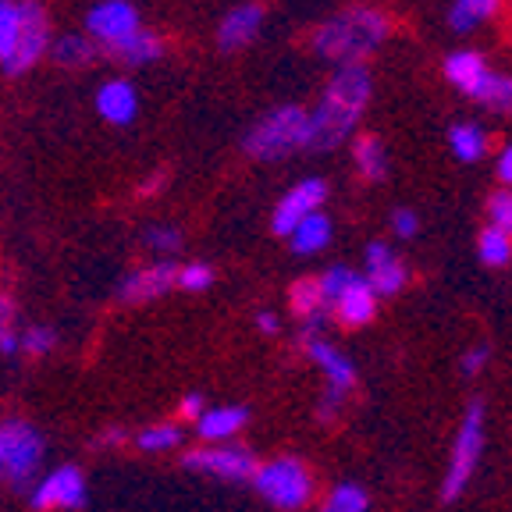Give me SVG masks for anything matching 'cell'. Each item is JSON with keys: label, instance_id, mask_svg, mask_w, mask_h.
Segmentation results:
<instances>
[{"label": "cell", "instance_id": "obj_37", "mask_svg": "<svg viewBox=\"0 0 512 512\" xmlns=\"http://www.w3.org/2000/svg\"><path fill=\"white\" fill-rule=\"evenodd\" d=\"M392 228H395V235H399V239H413V235L420 232V217H416L413 210H395Z\"/></svg>", "mask_w": 512, "mask_h": 512}, {"label": "cell", "instance_id": "obj_4", "mask_svg": "<svg viewBox=\"0 0 512 512\" xmlns=\"http://www.w3.org/2000/svg\"><path fill=\"white\" fill-rule=\"evenodd\" d=\"M43 452H47V441L36 431V424L22 416L0 420V484L4 488H29L43 463Z\"/></svg>", "mask_w": 512, "mask_h": 512}, {"label": "cell", "instance_id": "obj_21", "mask_svg": "<svg viewBox=\"0 0 512 512\" xmlns=\"http://www.w3.org/2000/svg\"><path fill=\"white\" fill-rule=\"evenodd\" d=\"M47 54L54 57L61 68H86V64L96 57V47H93V40H89V36H79V32H64V36H57V40L50 43Z\"/></svg>", "mask_w": 512, "mask_h": 512}, {"label": "cell", "instance_id": "obj_25", "mask_svg": "<svg viewBox=\"0 0 512 512\" xmlns=\"http://www.w3.org/2000/svg\"><path fill=\"white\" fill-rule=\"evenodd\" d=\"M498 11V0H456L452 11H448V25L456 32H470L477 29V22L491 18Z\"/></svg>", "mask_w": 512, "mask_h": 512}, {"label": "cell", "instance_id": "obj_39", "mask_svg": "<svg viewBox=\"0 0 512 512\" xmlns=\"http://www.w3.org/2000/svg\"><path fill=\"white\" fill-rule=\"evenodd\" d=\"M11 335H18L15 331V303H11V296L0 292V342L11 338Z\"/></svg>", "mask_w": 512, "mask_h": 512}, {"label": "cell", "instance_id": "obj_8", "mask_svg": "<svg viewBox=\"0 0 512 512\" xmlns=\"http://www.w3.org/2000/svg\"><path fill=\"white\" fill-rule=\"evenodd\" d=\"M185 470L192 473H207V477L228 480V484H242V480H253L256 473V456L246 445H203L185 452Z\"/></svg>", "mask_w": 512, "mask_h": 512}, {"label": "cell", "instance_id": "obj_22", "mask_svg": "<svg viewBox=\"0 0 512 512\" xmlns=\"http://www.w3.org/2000/svg\"><path fill=\"white\" fill-rule=\"evenodd\" d=\"M448 143H452V153H456L459 160L473 164V160H480L488 153V132L480 125H473V121H463V125H452Z\"/></svg>", "mask_w": 512, "mask_h": 512}, {"label": "cell", "instance_id": "obj_2", "mask_svg": "<svg viewBox=\"0 0 512 512\" xmlns=\"http://www.w3.org/2000/svg\"><path fill=\"white\" fill-rule=\"evenodd\" d=\"M384 36H388V18L381 11L349 8L320 25L310 36V47L317 57H328L345 68V64H360L367 54H374Z\"/></svg>", "mask_w": 512, "mask_h": 512}, {"label": "cell", "instance_id": "obj_11", "mask_svg": "<svg viewBox=\"0 0 512 512\" xmlns=\"http://www.w3.org/2000/svg\"><path fill=\"white\" fill-rule=\"evenodd\" d=\"M29 502L36 512H75L86 505V477H82L79 466H57L47 477L29 491Z\"/></svg>", "mask_w": 512, "mask_h": 512}, {"label": "cell", "instance_id": "obj_30", "mask_svg": "<svg viewBox=\"0 0 512 512\" xmlns=\"http://www.w3.org/2000/svg\"><path fill=\"white\" fill-rule=\"evenodd\" d=\"M18 25H22V8L18 0H0V64L8 61L18 43Z\"/></svg>", "mask_w": 512, "mask_h": 512}, {"label": "cell", "instance_id": "obj_7", "mask_svg": "<svg viewBox=\"0 0 512 512\" xmlns=\"http://www.w3.org/2000/svg\"><path fill=\"white\" fill-rule=\"evenodd\" d=\"M18 8H22V25H18V43L11 50V57L0 68L4 75L18 79L25 75L29 68H36L40 57H47L50 50V22H47V11H43L40 0H18Z\"/></svg>", "mask_w": 512, "mask_h": 512}, {"label": "cell", "instance_id": "obj_24", "mask_svg": "<svg viewBox=\"0 0 512 512\" xmlns=\"http://www.w3.org/2000/svg\"><path fill=\"white\" fill-rule=\"evenodd\" d=\"M352 157H356V164H360L363 178H370V182H381L384 171H388V157H384V146L377 136H360L356 139V146H352Z\"/></svg>", "mask_w": 512, "mask_h": 512}, {"label": "cell", "instance_id": "obj_17", "mask_svg": "<svg viewBox=\"0 0 512 512\" xmlns=\"http://www.w3.org/2000/svg\"><path fill=\"white\" fill-rule=\"evenodd\" d=\"M335 313H338V324H342V328H363V324L374 320L377 296L370 292L367 278H360V274L352 278V285L335 299Z\"/></svg>", "mask_w": 512, "mask_h": 512}, {"label": "cell", "instance_id": "obj_44", "mask_svg": "<svg viewBox=\"0 0 512 512\" xmlns=\"http://www.w3.org/2000/svg\"><path fill=\"white\" fill-rule=\"evenodd\" d=\"M160 185H164V175L150 178V182H146V185H143V189H139V192H143V196H146V192H157V189H160Z\"/></svg>", "mask_w": 512, "mask_h": 512}, {"label": "cell", "instance_id": "obj_18", "mask_svg": "<svg viewBox=\"0 0 512 512\" xmlns=\"http://www.w3.org/2000/svg\"><path fill=\"white\" fill-rule=\"evenodd\" d=\"M249 424V409L246 406H217L196 420V431L203 441H228Z\"/></svg>", "mask_w": 512, "mask_h": 512}, {"label": "cell", "instance_id": "obj_28", "mask_svg": "<svg viewBox=\"0 0 512 512\" xmlns=\"http://www.w3.org/2000/svg\"><path fill=\"white\" fill-rule=\"evenodd\" d=\"M136 445L143 452H171L182 445V427L178 424H150L146 431L136 434Z\"/></svg>", "mask_w": 512, "mask_h": 512}, {"label": "cell", "instance_id": "obj_43", "mask_svg": "<svg viewBox=\"0 0 512 512\" xmlns=\"http://www.w3.org/2000/svg\"><path fill=\"white\" fill-rule=\"evenodd\" d=\"M256 328H260V331H267V335H278V331H281V320L278 317H274V313H260V317H256Z\"/></svg>", "mask_w": 512, "mask_h": 512}, {"label": "cell", "instance_id": "obj_6", "mask_svg": "<svg viewBox=\"0 0 512 512\" xmlns=\"http://www.w3.org/2000/svg\"><path fill=\"white\" fill-rule=\"evenodd\" d=\"M480 452H484V402L473 399L463 413L456 445H452V463H448L445 484H441V498H445V502H456L466 491L473 470H477Z\"/></svg>", "mask_w": 512, "mask_h": 512}, {"label": "cell", "instance_id": "obj_41", "mask_svg": "<svg viewBox=\"0 0 512 512\" xmlns=\"http://www.w3.org/2000/svg\"><path fill=\"white\" fill-rule=\"evenodd\" d=\"M125 438H128V434L121 431V427H107V431L100 434V438H96V445H104V448H111V445H125Z\"/></svg>", "mask_w": 512, "mask_h": 512}, {"label": "cell", "instance_id": "obj_9", "mask_svg": "<svg viewBox=\"0 0 512 512\" xmlns=\"http://www.w3.org/2000/svg\"><path fill=\"white\" fill-rule=\"evenodd\" d=\"M306 352H310V360L324 370V377H328V399L320 402L317 413H320V420H335L342 399L349 395L352 384H356V367H352L349 356H342V352H338L331 342H324V338H310V342H306Z\"/></svg>", "mask_w": 512, "mask_h": 512}, {"label": "cell", "instance_id": "obj_14", "mask_svg": "<svg viewBox=\"0 0 512 512\" xmlns=\"http://www.w3.org/2000/svg\"><path fill=\"white\" fill-rule=\"evenodd\" d=\"M264 4H239L235 11H228V15L221 18V25H217V47L224 50V54H235V50H242L246 43L256 40V32H260V25H264Z\"/></svg>", "mask_w": 512, "mask_h": 512}, {"label": "cell", "instance_id": "obj_29", "mask_svg": "<svg viewBox=\"0 0 512 512\" xmlns=\"http://www.w3.org/2000/svg\"><path fill=\"white\" fill-rule=\"evenodd\" d=\"M473 100L495 107V111H512V79H509V75L491 72L488 79L480 82V89L473 93Z\"/></svg>", "mask_w": 512, "mask_h": 512}, {"label": "cell", "instance_id": "obj_23", "mask_svg": "<svg viewBox=\"0 0 512 512\" xmlns=\"http://www.w3.org/2000/svg\"><path fill=\"white\" fill-rule=\"evenodd\" d=\"M160 50H164V43H160L153 32L139 29L132 40H125L121 47H114L111 57H118V61H125V64H150L160 57Z\"/></svg>", "mask_w": 512, "mask_h": 512}, {"label": "cell", "instance_id": "obj_36", "mask_svg": "<svg viewBox=\"0 0 512 512\" xmlns=\"http://www.w3.org/2000/svg\"><path fill=\"white\" fill-rule=\"evenodd\" d=\"M488 214H491V221H495V228H502L505 235H512V192H495Z\"/></svg>", "mask_w": 512, "mask_h": 512}, {"label": "cell", "instance_id": "obj_16", "mask_svg": "<svg viewBox=\"0 0 512 512\" xmlns=\"http://www.w3.org/2000/svg\"><path fill=\"white\" fill-rule=\"evenodd\" d=\"M367 285L374 296H395L406 285V264H399L392 249L381 242L367 246Z\"/></svg>", "mask_w": 512, "mask_h": 512}, {"label": "cell", "instance_id": "obj_34", "mask_svg": "<svg viewBox=\"0 0 512 512\" xmlns=\"http://www.w3.org/2000/svg\"><path fill=\"white\" fill-rule=\"evenodd\" d=\"M352 278H356V274H352L349 267H331V271L320 274L317 281H320V292H324V303H335L345 288L352 285Z\"/></svg>", "mask_w": 512, "mask_h": 512}, {"label": "cell", "instance_id": "obj_40", "mask_svg": "<svg viewBox=\"0 0 512 512\" xmlns=\"http://www.w3.org/2000/svg\"><path fill=\"white\" fill-rule=\"evenodd\" d=\"M178 413H182L185 420H192V424H196V420H200V416L207 413V402H203L200 392H189L182 399V406H178Z\"/></svg>", "mask_w": 512, "mask_h": 512}, {"label": "cell", "instance_id": "obj_5", "mask_svg": "<svg viewBox=\"0 0 512 512\" xmlns=\"http://www.w3.org/2000/svg\"><path fill=\"white\" fill-rule=\"evenodd\" d=\"M253 488L260 491L271 505H278V509L296 512L313 498V477L299 459L278 456V459H271V463L256 466Z\"/></svg>", "mask_w": 512, "mask_h": 512}, {"label": "cell", "instance_id": "obj_31", "mask_svg": "<svg viewBox=\"0 0 512 512\" xmlns=\"http://www.w3.org/2000/svg\"><path fill=\"white\" fill-rule=\"evenodd\" d=\"M367 509H370V498L360 484H338L320 512H367Z\"/></svg>", "mask_w": 512, "mask_h": 512}, {"label": "cell", "instance_id": "obj_35", "mask_svg": "<svg viewBox=\"0 0 512 512\" xmlns=\"http://www.w3.org/2000/svg\"><path fill=\"white\" fill-rule=\"evenodd\" d=\"M210 281H214V271H210L207 264L178 267V288H185V292H207Z\"/></svg>", "mask_w": 512, "mask_h": 512}, {"label": "cell", "instance_id": "obj_26", "mask_svg": "<svg viewBox=\"0 0 512 512\" xmlns=\"http://www.w3.org/2000/svg\"><path fill=\"white\" fill-rule=\"evenodd\" d=\"M288 303H292V313H299V317H317L320 306H324V292H320V281L317 278H299L292 281V288H288Z\"/></svg>", "mask_w": 512, "mask_h": 512}, {"label": "cell", "instance_id": "obj_12", "mask_svg": "<svg viewBox=\"0 0 512 512\" xmlns=\"http://www.w3.org/2000/svg\"><path fill=\"white\" fill-rule=\"evenodd\" d=\"M324 200H328V185H324V178H303V182L292 185V189L281 196V203L274 207L271 228L288 239L299 221H306V217L317 214V210L324 207Z\"/></svg>", "mask_w": 512, "mask_h": 512}, {"label": "cell", "instance_id": "obj_15", "mask_svg": "<svg viewBox=\"0 0 512 512\" xmlns=\"http://www.w3.org/2000/svg\"><path fill=\"white\" fill-rule=\"evenodd\" d=\"M93 104H96V114H100L104 121H111V125H132L139 114V93L132 82L107 79V82H100V89H96Z\"/></svg>", "mask_w": 512, "mask_h": 512}, {"label": "cell", "instance_id": "obj_32", "mask_svg": "<svg viewBox=\"0 0 512 512\" xmlns=\"http://www.w3.org/2000/svg\"><path fill=\"white\" fill-rule=\"evenodd\" d=\"M57 349V335L54 328H25L22 335H18V352H25V356H50V352Z\"/></svg>", "mask_w": 512, "mask_h": 512}, {"label": "cell", "instance_id": "obj_1", "mask_svg": "<svg viewBox=\"0 0 512 512\" xmlns=\"http://www.w3.org/2000/svg\"><path fill=\"white\" fill-rule=\"evenodd\" d=\"M370 104V72L363 64L338 68L328 89L320 93V104L310 111V143L306 150H335L349 139L360 121L363 107Z\"/></svg>", "mask_w": 512, "mask_h": 512}, {"label": "cell", "instance_id": "obj_42", "mask_svg": "<svg viewBox=\"0 0 512 512\" xmlns=\"http://www.w3.org/2000/svg\"><path fill=\"white\" fill-rule=\"evenodd\" d=\"M498 178H502L505 185H512V146H505L502 157H498Z\"/></svg>", "mask_w": 512, "mask_h": 512}, {"label": "cell", "instance_id": "obj_10", "mask_svg": "<svg viewBox=\"0 0 512 512\" xmlns=\"http://www.w3.org/2000/svg\"><path fill=\"white\" fill-rule=\"evenodd\" d=\"M139 29H143L139 25V11L128 0H100V4H93L86 11V32L107 54L114 47H121L125 40H132Z\"/></svg>", "mask_w": 512, "mask_h": 512}, {"label": "cell", "instance_id": "obj_20", "mask_svg": "<svg viewBox=\"0 0 512 512\" xmlns=\"http://www.w3.org/2000/svg\"><path fill=\"white\" fill-rule=\"evenodd\" d=\"M288 242H292V253L296 256L320 253V249H328V242H331V221L317 210V214H310L306 221H299L296 228H292Z\"/></svg>", "mask_w": 512, "mask_h": 512}, {"label": "cell", "instance_id": "obj_33", "mask_svg": "<svg viewBox=\"0 0 512 512\" xmlns=\"http://www.w3.org/2000/svg\"><path fill=\"white\" fill-rule=\"evenodd\" d=\"M146 246L160 256L178 253V249H182V232H178L175 224H150V232H146Z\"/></svg>", "mask_w": 512, "mask_h": 512}, {"label": "cell", "instance_id": "obj_27", "mask_svg": "<svg viewBox=\"0 0 512 512\" xmlns=\"http://www.w3.org/2000/svg\"><path fill=\"white\" fill-rule=\"evenodd\" d=\"M480 260L488 267H505L512 260V235H505L502 228H484L480 232Z\"/></svg>", "mask_w": 512, "mask_h": 512}, {"label": "cell", "instance_id": "obj_13", "mask_svg": "<svg viewBox=\"0 0 512 512\" xmlns=\"http://www.w3.org/2000/svg\"><path fill=\"white\" fill-rule=\"evenodd\" d=\"M171 288H178V267L171 260H157V264H146L139 271H132L118 288V299L128 306L150 303V299L168 296Z\"/></svg>", "mask_w": 512, "mask_h": 512}, {"label": "cell", "instance_id": "obj_3", "mask_svg": "<svg viewBox=\"0 0 512 512\" xmlns=\"http://www.w3.org/2000/svg\"><path fill=\"white\" fill-rule=\"evenodd\" d=\"M306 143H310V111L296 104H285L260 118L242 139L246 153L256 160H281L288 153L306 150Z\"/></svg>", "mask_w": 512, "mask_h": 512}, {"label": "cell", "instance_id": "obj_19", "mask_svg": "<svg viewBox=\"0 0 512 512\" xmlns=\"http://www.w3.org/2000/svg\"><path fill=\"white\" fill-rule=\"evenodd\" d=\"M445 75L456 89H463L466 96H473L480 89V82L488 79L491 68L484 64V57L473 54V50H459L445 61Z\"/></svg>", "mask_w": 512, "mask_h": 512}, {"label": "cell", "instance_id": "obj_38", "mask_svg": "<svg viewBox=\"0 0 512 512\" xmlns=\"http://www.w3.org/2000/svg\"><path fill=\"white\" fill-rule=\"evenodd\" d=\"M488 356H491L488 345H477V349H470V352H466V356H463V363H459V370H463L466 377L480 374V367L488 363Z\"/></svg>", "mask_w": 512, "mask_h": 512}]
</instances>
